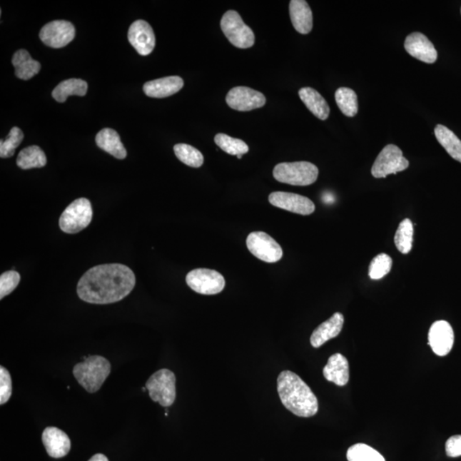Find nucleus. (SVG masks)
Wrapping results in <instances>:
<instances>
[{"label":"nucleus","instance_id":"dca6fc26","mask_svg":"<svg viewBox=\"0 0 461 461\" xmlns=\"http://www.w3.org/2000/svg\"><path fill=\"white\" fill-rule=\"evenodd\" d=\"M404 48L408 54L421 62L432 64L437 60L436 48L422 33L415 32L410 34L404 42Z\"/></svg>","mask_w":461,"mask_h":461},{"label":"nucleus","instance_id":"f03ea898","mask_svg":"<svg viewBox=\"0 0 461 461\" xmlns=\"http://www.w3.org/2000/svg\"><path fill=\"white\" fill-rule=\"evenodd\" d=\"M277 388L283 405L295 415L308 417L318 412V399L306 383L293 372L280 373Z\"/></svg>","mask_w":461,"mask_h":461},{"label":"nucleus","instance_id":"58836bf2","mask_svg":"<svg viewBox=\"0 0 461 461\" xmlns=\"http://www.w3.org/2000/svg\"><path fill=\"white\" fill-rule=\"evenodd\" d=\"M238 156V159H241V158H242L243 155H238V156Z\"/></svg>","mask_w":461,"mask_h":461},{"label":"nucleus","instance_id":"39448f33","mask_svg":"<svg viewBox=\"0 0 461 461\" xmlns=\"http://www.w3.org/2000/svg\"><path fill=\"white\" fill-rule=\"evenodd\" d=\"M93 208L88 199L75 200L65 208L60 217L61 230L66 233H77L88 228L93 220Z\"/></svg>","mask_w":461,"mask_h":461},{"label":"nucleus","instance_id":"4c0bfd02","mask_svg":"<svg viewBox=\"0 0 461 461\" xmlns=\"http://www.w3.org/2000/svg\"><path fill=\"white\" fill-rule=\"evenodd\" d=\"M88 461H108L106 455L97 454L93 456Z\"/></svg>","mask_w":461,"mask_h":461},{"label":"nucleus","instance_id":"0eeeda50","mask_svg":"<svg viewBox=\"0 0 461 461\" xmlns=\"http://www.w3.org/2000/svg\"><path fill=\"white\" fill-rule=\"evenodd\" d=\"M221 28L230 44L247 49L255 44V34L243 23L242 17L235 11H228L221 20Z\"/></svg>","mask_w":461,"mask_h":461},{"label":"nucleus","instance_id":"5701e85b","mask_svg":"<svg viewBox=\"0 0 461 461\" xmlns=\"http://www.w3.org/2000/svg\"><path fill=\"white\" fill-rule=\"evenodd\" d=\"M12 64L15 68V74L21 80L28 81L38 75L41 65L38 61L34 60L29 51L19 50L15 52L12 58Z\"/></svg>","mask_w":461,"mask_h":461},{"label":"nucleus","instance_id":"ddd939ff","mask_svg":"<svg viewBox=\"0 0 461 461\" xmlns=\"http://www.w3.org/2000/svg\"><path fill=\"white\" fill-rule=\"evenodd\" d=\"M268 200L272 206L295 214L310 216L315 211V203L302 195L275 191L269 195Z\"/></svg>","mask_w":461,"mask_h":461},{"label":"nucleus","instance_id":"412c9836","mask_svg":"<svg viewBox=\"0 0 461 461\" xmlns=\"http://www.w3.org/2000/svg\"><path fill=\"white\" fill-rule=\"evenodd\" d=\"M323 374L326 380L345 386L350 380L349 362L341 354L333 355L323 369Z\"/></svg>","mask_w":461,"mask_h":461},{"label":"nucleus","instance_id":"e433bc0d","mask_svg":"<svg viewBox=\"0 0 461 461\" xmlns=\"http://www.w3.org/2000/svg\"><path fill=\"white\" fill-rule=\"evenodd\" d=\"M446 454L449 457L455 458L461 456V435L451 437L446 442Z\"/></svg>","mask_w":461,"mask_h":461},{"label":"nucleus","instance_id":"72a5a7b5","mask_svg":"<svg viewBox=\"0 0 461 461\" xmlns=\"http://www.w3.org/2000/svg\"><path fill=\"white\" fill-rule=\"evenodd\" d=\"M392 263V259L390 255L384 253L378 255L370 264V278L372 280H380V278H384L390 272Z\"/></svg>","mask_w":461,"mask_h":461},{"label":"nucleus","instance_id":"9b49d317","mask_svg":"<svg viewBox=\"0 0 461 461\" xmlns=\"http://www.w3.org/2000/svg\"><path fill=\"white\" fill-rule=\"evenodd\" d=\"M75 36V26L65 20L51 21L41 29L40 33L41 41L52 48L66 46Z\"/></svg>","mask_w":461,"mask_h":461},{"label":"nucleus","instance_id":"4be33fe9","mask_svg":"<svg viewBox=\"0 0 461 461\" xmlns=\"http://www.w3.org/2000/svg\"><path fill=\"white\" fill-rule=\"evenodd\" d=\"M96 143L100 149L117 159H124L127 156V151L121 141L119 134L114 129H102L96 136Z\"/></svg>","mask_w":461,"mask_h":461},{"label":"nucleus","instance_id":"f257e3e1","mask_svg":"<svg viewBox=\"0 0 461 461\" xmlns=\"http://www.w3.org/2000/svg\"><path fill=\"white\" fill-rule=\"evenodd\" d=\"M136 283V275L125 265H98L89 269L81 278L77 285V294L86 303H114L131 293Z\"/></svg>","mask_w":461,"mask_h":461},{"label":"nucleus","instance_id":"a878e982","mask_svg":"<svg viewBox=\"0 0 461 461\" xmlns=\"http://www.w3.org/2000/svg\"><path fill=\"white\" fill-rule=\"evenodd\" d=\"M47 163L45 152L41 147L32 146L21 150L16 159V165L21 169L41 168Z\"/></svg>","mask_w":461,"mask_h":461},{"label":"nucleus","instance_id":"1a4fd4ad","mask_svg":"<svg viewBox=\"0 0 461 461\" xmlns=\"http://www.w3.org/2000/svg\"><path fill=\"white\" fill-rule=\"evenodd\" d=\"M186 283L191 290L203 295H216L225 288L226 281L219 272L198 268L186 275Z\"/></svg>","mask_w":461,"mask_h":461},{"label":"nucleus","instance_id":"423d86ee","mask_svg":"<svg viewBox=\"0 0 461 461\" xmlns=\"http://www.w3.org/2000/svg\"><path fill=\"white\" fill-rule=\"evenodd\" d=\"M176 382L175 373L171 370L161 369L152 374L146 384L152 401L163 407H171L176 398Z\"/></svg>","mask_w":461,"mask_h":461},{"label":"nucleus","instance_id":"7ed1b4c3","mask_svg":"<svg viewBox=\"0 0 461 461\" xmlns=\"http://www.w3.org/2000/svg\"><path fill=\"white\" fill-rule=\"evenodd\" d=\"M110 362L103 356L93 355L85 358L73 369L74 376L79 384L89 393H95L101 388L110 375Z\"/></svg>","mask_w":461,"mask_h":461},{"label":"nucleus","instance_id":"aec40b11","mask_svg":"<svg viewBox=\"0 0 461 461\" xmlns=\"http://www.w3.org/2000/svg\"><path fill=\"white\" fill-rule=\"evenodd\" d=\"M291 23L297 31L308 34L313 29V13L305 0H291L290 2Z\"/></svg>","mask_w":461,"mask_h":461},{"label":"nucleus","instance_id":"a211bd4d","mask_svg":"<svg viewBox=\"0 0 461 461\" xmlns=\"http://www.w3.org/2000/svg\"><path fill=\"white\" fill-rule=\"evenodd\" d=\"M184 81L180 76H168L146 82L143 86L148 97L163 98L180 92L183 88Z\"/></svg>","mask_w":461,"mask_h":461},{"label":"nucleus","instance_id":"cd10ccee","mask_svg":"<svg viewBox=\"0 0 461 461\" xmlns=\"http://www.w3.org/2000/svg\"><path fill=\"white\" fill-rule=\"evenodd\" d=\"M335 99L343 115L354 117L358 113V98L354 90L340 88L335 93Z\"/></svg>","mask_w":461,"mask_h":461},{"label":"nucleus","instance_id":"c756f323","mask_svg":"<svg viewBox=\"0 0 461 461\" xmlns=\"http://www.w3.org/2000/svg\"><path fill=\"white\" fill-rule=\"evenodd\" d=\"M176 156L181 162L191 168H200L204 162L201 151L186 143H178L173 147Z\"/></svg>","mask_w":461,"mask_h":461},{"label":"nucleus","instance_id":"473e14b6","mask_svg":"<svg viewBox=\"0 0 461 461\" xmlns=\"http://www.w3.org/2000/svg\"><path fill=\"white\" fill-rule=\"evenodd\" d=\"M24 138V134L19 128H12L6 141H0V156L1 158H11L15 154L16 148L23 142Z\"/></svg>","mask_w":461,"mask_h":461},{"label":"nucleus","instance_id":"c85d7f7f","mask_svg":"<svg viewBox=\"0 0 461 461\" xmlns=\"http://www.w3.org/2000/svg\"><path fill=\"white\" fill-rule=\"evenodd\" d=\"M395 245L402 254H408L412 250L414 241V225L411 220L405 219L400 223L395 235Z\"/></svg>","mask_w":461,"mask_h":461},{"label":"nucleus","instance_id":"4468645a","mask_svg":"<svg viewBox=\"0 0 461 461\" xmlns=\"http://www.w3.org/2000/svg\"><path fill=\"white\" fill-rule=\"evenodd\" d=\"M128 41L141 56H148L156 46V37L151 26L143 20H137L130 26Z\"/></svg>","mask_w":461,"mask_h":461},{"label":"nucleus","instance_id":"c9c22d12","mask_svg":"<svg viewBox=\"0 0 461 461\" xmlns=\"http://www.w3.org/2000/svg\"><path fill=\"white\" fill-rule=\"evenodd\" d=\"M12 394V383L11 374L6 368H0V404L4 405Z\"/></svg>","mask_w":461,"mask_h":461},{"label":"nucleus","instance_id":"6e6552de","mask_svg":"<svg viewBox=\"0 0 461 461\" xmlns=\"http://www.w3.org/2000/svg\"><path fill=\"white\" fill-rule=\"evenodd\" d=\"M408 166L410 162L404 158L402 150L397 146L388 145L378 154L373 165L372 175L377 179H381L406 171Z\"/></svg>","mask_w":461,"mask_h":461},{"label":"nucleus","instance_id":"20e7f679","mask_svg":"<svg viewBox=\"0 0 461 461\" xmlns=\"http://www.w3.org/2000/svg\"><path fill=\"white\" fill-rule=\"evenodd\" d=\"M273 175L280 183L306 186L318 179L319 168L308 162L281 163L273 168Z\"/></svg>","mask_w":461,"mask_h":461},{"label":"nucleus","instance_id":"f3484780","mask_svg":"<svg viewBox=\"0 0 461 461\" xmlns=\"http://www.w3.org/2000/svg\"><path fill=\"white\" fill-rule=\"evenodd\" d=\"M47 454L52 458H62L71 451V442L68 435L56 427H47L42 434Z\"/></svg>","mask_w":461,"mask_h":461},{"label":"nucleus","instance_id":"7c9ffc66","mask_svg":"<svg viewBox=\"0 0 461 461\" xmlns=\"http://www.w3.org/2000/svg\"><path fill=\"white\" fill-rule=\"evenodd\" d=\"M215 143L221 150L229 155H245L249 151V146L245 142L239 138L230 137L225 133L216 134Z\"/></svg>","mask_w":461,"mask_h":461},{"label":"nucleus","instance_id":"f8f14e48","mask_svg":"<svg viewBox=\"0 0 461 461\" xmlns=\"http://www.w3.org/2000/svg\"><path fill=\"white\" fill-rule=\"evenodd\" d=\"M226 101L233 110L245 112L263 107L266 98L258 91L247 86H236L229 91Z\"/></svg>","mask_w":461,"mask_h":461},{"label":"nucleus","instance_id":"2f4dec72","mask_svg":"<svg viewBox=\"0 0 461 461\" xmlns=\"http://www.w3.org/2000/svg\"><path fill=\"white\" fill-rule=\"evenodd\" d=\"M347 459L349 461H385L377 450L364 443L350 447L347 452Z\"/></svg>","mask_w":461,"mask_h":461},{"label":"nucleus","instance_id":"b1692460","mask_svg":"<svg viewBox=\"0 0 461 461\" xmlns=\"http://www.w3.org/2000/svg\"><path fill=\"white\" fill-rule=\"evenodd\" d=\"M299 97L308 110L317 118L325 121L330 115V107L320 93L312 88H303L299 90Z\"/></svg>","mask_w":461,"mask_h":461},{"label":"nucleus","instance_id":"9d476101","mask_svg":"<svg viewBox=\"0 0 461 461\" xmlns=\"http://www.w3.org/2000/svg\"><path fill=\"white\" fill-rule=\"evenodd\" d=\"M246 245L252 255L265 263H275L282 258L281 246L266 233H251L246 239Z\"/></svg>","mask_w":461,"mask_h":461},{"label":"nucleus","instance_id":"a19ab883","mask_svg":"<svg viewBox=\"0 0 461 461\" xmlns=\"http://www.w3.org/2000/svg\"><path fill=\"white\" fill-rule=\"evenodd\" d=\"M460 12H461V10H460Z\"/></svg>","mask_w":461,"mask_h":461},{"label":"nucleus","instance_id":"2eb2a0df","mask_svg":"<svg viewBox=\"0 0 461 461\" xmlns=\"http://www.w3.org/2000/svg\"><path fill=\"white\" fill-rule=\"evenodd\" d=\"M428 345L435 354L445 356L453 348L455 335L453 328L445 320H438L430 326Z\"/></svg>","mask_w":461,"mask_h":461},{"label":"nucleus","instance_id":"f704fd0d","mask_svg":"<svg viewBox=\"0 0 461 461\" xmlns=\"http://www.w3.org/2000/svg\"><path fill=\"white\" fill-rule=\"evenodd\" d=\"M21 277L16 271H7L0 277V299L11 294L19 285Z\"/></svg>","mask_w":461,"mask_h":461},{"label":"nucleus","instance_id":"393cba45","mask_svg":"<svg viewBox=\"0 0 461 461\" xmlns=\"http://www.w3.org/2000/svg\"><path fill=\"white\" fill-rule=\"evenodd\" d=\"M435 136L447 153L455 160L461 163V141L445 126L438 124L435 128Z\"/></svg>","mask_w":461,"mask_h":461},{"label":"nucleus","instance_id":"bb28decb","mask_svg":"<svg viewBox=\"0 0 461 461\" xmlns=\"http://www.w3.org/2000/svg\"><path fill=\"white\" fill-rule=\"evenodd\" d=\"M88 88V85L85 81L73 78V79L64 81L56 86L52 92V97L56 101L64 103L66 101L69 96H85Z\"/></svg>","mask_w":461,"mask_h":461},{"label":"nucleus","instance_id":"ea45409f","mask_svg":"<svg viewBox=\"0 0 461 461\" xmlns=\"http://www.w3.org/2000/svg\"><path fill=\"white\" fill-rule=\"evenodd\" d=\"M142 390L143 391V392H145V391L146 390V387H143V388H142Z\"/></svg>","mask_w":461,"mask_h":461},{"label":"nucleus","instance_id":"6ab92c4d","mask_svg":"<svg viewBox=\"0 0 461 461\" xmlns=\"http://www.w3.org/2000/svg\"><path fill=\"white\" fill-rule=\"evenodd\" d=\"M345 318L340 313H336L330 319L320 324L310 338L311 345L314 348H320L324 343L338 336L343 329Z\"/></svg>","mask_w":461,"mask_h":461}]
</instances>
